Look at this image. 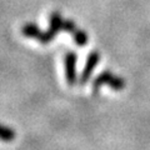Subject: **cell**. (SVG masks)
Here are the masks:
<instances>
[{
	"label": "cell",
	"instance_id": "obj_1",
	"mask_svg": "<svg viewBox=\"0 0 150 150\" xmlns=\"http://www.w3.org/2000/svg\"><path fill=\"white\" fill-rule=\"evenodd\" d=\"M103 84H108L110 85L114 90L119 91V90H123L124 86H125V80L123 78H119V76H115L112 73H110L109 70H105L103 71L100 75H98L96 79L93 81V91L94 94H96L99 91L100 86Z\"/></svg>",
	"mask_w": 150,
	"mask_h": 150
},
{
	"label": "cell",
	"instance_id": "obj_2",
	"mask_svg": "<svg viewBox=\"0 0 150 150\" xmlns=\"http://www.w3.org/2000/svg\"><path fill=\"white\" fill-rule=\"evenodd\" d=\"M65 75H67V81L69 85H75L78 83V78H76V70H75V65H76V60L78 56L75 53L70 51L67 53L65 55Z\"/></svg>",
	"mask_w": 150,
	"mask_h": 150
},
{
	"label": "cell",
	"instance_id": "obj_3",
	"mask_svg": "<svg viewBox=\"0 0 150 150\" xmlns=\"http://www.w3.org/2000/svg\"><path fill=\"white\" fill-rule=\"evenodd\" d=\"M99 60H100V54L98 53V51H91V53L88 55L86 64H85V67H84V70L80 75V79H79V84H80V85H85L89 81V79H90L91 74H93V70L96 67V64L99 63Z\"/></svg>",
	"mask_w": 150,
	"mask_h": 150
},
{
	"label": "cell",
	"instance_id": "obj_4",
	"mask_svg": "<svg viewBox=\"0 0 150 150\" xmlns=\"http://www.w3.org/2000/svg\"><path fill=\"white\" fill-rule=\"evenodd\" d=\"M63 23H64V19L58 11L51 13L49 16V30H51L56 35L59 31L63 30Z\"/></svg>",
	"mask_w": 150,
	"mask_h": 150
},
{
	"label": "cell",
	"instance_id": "obj_5",
	"mask_svg": "<svg viewBox=\"0 0 150 150\" xmlns=\"http://www.w3.org/2000/svg\"><path fill=\"white\" fill-rule=\"evenodd\" d=\"M21 33H23V35L26 36V38H34V39L38 40L39 36L41 35V33H43V30H41L36 24H34V23H28V24H25L23 26Z\"/></svg>",
	"mask_w": 150,
	"mask_h": 150
},
{
	"label": "cell",
	"instance_id": "obj_6",
	"mask_svg": "<svg viewBox=\"0 0 150 150\" xmlns=\"http://www.w3.org/2000/svg\"><path fill=\"white\" fill-rule=\"evenodd\" d=\"M16 137V133L13 128H9L3 124H0V140L5 143H10L13 142Z\"/></svg>",
	"mask_w": 150,
	"mask_h": 150
},
{
	"label": "cell",
	"instance_id": "obj_7",
	"mask_svg": "<svg viewBox=\"0 0 150 150\" xmlns=\"http://www.w3.org/2000/svg\"><path fill=\"white\" fill-rule=\"evenodd\" d=\"M73 38H74L75 44L79 46H84L88 43V34L81 29H75L73 33Z\"/></svg>",
	"mask_w": 150,
	"mask_h": 150
},
{
	"label": "cell",
	"instance_id": "obj_8",
	"mask_svg": "<svg viewBox=\"0 0 150 150\" xmlns=\"http://www.w3.org/2000/svg\"><path fill=\"white\" fill-rule=\"evenodd\" d=\"M75 29H76V25H75V23L73 20H70V19L64 20V23H63V31L71 33V34H73Z\"/></svg>",
	"mask_w": 150,
	"mask_h": 150
}]
</instances>
